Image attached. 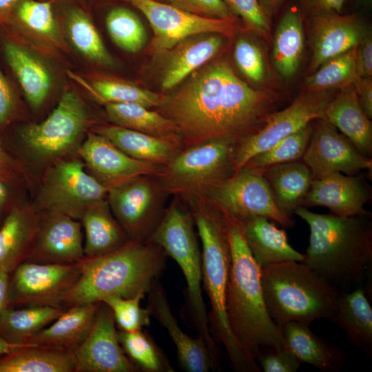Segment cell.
<instances>
[{
	"mask_svg": "<svg viewBox=\"0 0 372 372\" xmlns=\"http://www.w3.org/2000/svg\"><path fill=\"white\" fill-rule=\"evenodd\" d=\"M3 49L7 63L17 79L29 104L39 108L51 88V76L45 65L24 47L9 39Z\"/></svg>",
	"mask_w": 372,
	"mask_h": 372,
	"instance_id": "1f68e13d",
	"label": "cell"
},
{
	"mask_svg": "<svg viewBox=\"0 0 372 372\" xmlns=\"http://www.w3.org/2000/svg\"><path fill=\"white\" fill-rule=\"evenodd\" d=\"M294 214L310 229L302 262L340 291L360 286L372 261L371 216L317 214L304 207Z\"/></svg>",
	"mask_w": 372,
	"mask_h": 372,
	"instance_id": "7a4b0ae2",
	"label": "cell"
},
{
	"mask_svg": "<svg viewBox=\"0 0 372 372\" xmlns=\"http://www.w3.org/2000/svg\"><path fill=\"white\" fill-rule=\"evenodd\" d=\"M115 323L112 310L101 302L87 336L72 352L75 372L139 371L122 348Z\"/></svg>",
	"mask_w": 372,
	"mask_h": 372,
	"instance_id": "e0dca14e",
	"label": "cell"
},
{
	"mask_svg": "<svg viewBox=\"0 0 372 372\" xmlns=\"http://www.w3.org/2000/svg\"><path fill=\"white\" fill-rule=\"evenodd\" d=\"M79 0H55V14L64 23L69 39L87 59L112 67L114 61L105 48L87 9Z\"/></svg>",
	"mask_w": 372,
	"mask_h": 372,
	"instance_id": "d4e9b609",
	"label": "cell"
},
{
	"mask_svg": "<svg viewBox=\"0 0 372 372\" xmlns=\"http://www.w3.org/2000/svg\"><path fill=\"white\" fill-rule=\"evenodd\" d=\"M41 218L30 208L15 207L0 228V268L10 273L26 260Z\"/></svg>",
	"mask_w": 372,
	"mask_h": 372,
	"instance_id": "83f0119b",
	"label": "cell"
},
{
	"mask_svg": "<svg viewBox=\"0 0 372 372\" xmlns=\"http://www.w3.org/2000/svg\"><path fill=\"white\" fill-rule=\"evenodd\" d=\"M147 294V309L151 316L171 337L181 367L187 372H209L216 369L218 361L213 356L205 342L198 337L192 338L180 327L158 279L154 281Z\"/></svg>",
	"mask_w": 372,
	"mask_h": 372,
	"instance_id": "44dd1931",
	"label": "cell"
},
{
	"mask_svg": "<svg viewBox=\"0 0 372 372\" xmlns=\"http://www.w3.org/2000/svg\"><path fill=\"white\" fill-rule=\"evenodd\" d=\"M32 344H17L10 342L0 335V358Z\"/></svg>",
	"mask_w": 372,
	"mask_h": 372,
	"instance_id": "6f0895ef",
	"label": "cell"
},
{
	"mask_svg": "<svg viewBox=\"0 0 372 372\" xmlns=\"http://www.w3.org/2000/svg\"><path fill=\"white\" fill-rule=\"evenodd\" d=\"M166 254L151 241L130 240L110 254L78 262L79 276L63 307L93 304L111 296L146 295L164 270Z\"/></svg>",
	"mask_w": 372,
	"mask_h": 372,
	"instance_id": "5b68a950",
	"label": "cell"
},
{
	"mask_svg": "<svg viewBox=\"0 0 372 372\" xmlns=\"http://www.w3.org/2000/svg\"><path fill=\"white\" fill-rule=\"evenodd\" d=\"M359 101L367 116L372 117V79L371 77H358L353 83Z\"/></svg>",
	"mask_w": 372,
	"mask_h": 372,
	"instance_id": "f5cc1de1",
	"label": "cell"
},
{
	"mask_svg": "<svg viewBox=\"0 0 372 372\" xmlns=\"http://www.w3.org/2000/svg\"><path fill=\"white\" fill-rule=\"evenodd\" d=\"M312 123L282 138L265 151L256 154L244 167L260 172L274 165L302 159L312 134Z\"/></svg>",
	"mask_w": 372,
	"mask_h": 372,
	"instance_id": "ee69618b",
	"label": "cell"
},
{
	"mask_svg": "<svg viewBox=\"0 0 372 372\" xmlns=\"http://www.w3.org/2000/svg\"><path fill=\"white\" fill-rule=\"evenodd\" d=\"M17 110V98L8 79L0 68V127L6 125Z\"/></svg>",
	"mask_w": 372,
	"mask_h": 372,
	"instance_id": "f907efd6",
	"label": "cell"
},
{
	"mask_svg": "<svg viewBox=\"0 0 372 372\" xmlns=\"http://www.w3.org/2000/svg\"><path fill=\"white\" fill-rule=\"evenodd\" d=\"M165 3L200 17L236 19L223 0H167Z\"/></svg>",
	"mask_w": 372,
	"mask_h": 372,
	"instance_id": "c3c4849f",
	"label": "cell"
},
{
	"mask_svg": "<svg viewBox=\"0 0 372 372\" xmlns=\"http://www.w3.org/2000/svg\"><path fill=\"white\" fill-rule=\"evenodd\" d=\"M220 34H200L187 37L164 52L161 70L163 90H171L194 72L212 60L224 47Z\"/></svg>",
	"mask_w": 372,
	"mask_h": 372,
	"instance_id": "603a6c76",
	"label": "cell"
},
{
	"mask_svg": "<svg viewBox=\"0 0 372 372\" xmlns=\"http://www.w3.org/2000/svg\"><path fill=\"white\" fill-rule=\"evenodd\" d=\"M367 1H369V0H367Z\"/></svg>",
	"mask_w": 372,
	"mask_h": 372,
	"instance_id": "be15d7a7",
	"label": "cell"
},
{
	"mask_svg": "<svg viewBox=\"0 0 372 372\" xmlns=\"http://www.w3.org/2000/svg\"><path fill=\"white\" fill-rule=\"evenodd\" d=\"M89 122V114L82 99L74 92L67 90L50 116L40 123L25 127L21 136L35 156L49 159L70 149Z\"/></svg>",
	"mask_w": 372,
	"mask_h": 372,
	"instance_id": "7c38bea8",
	"label": "cell"
},
{
	"mask_svg": "<svg viewBox=\"0 0 372 372\" xmlns=\"http://www.w3.org/2000/svg\"><path fill=\"white\" fill-rule=\"evenodd\" d=\"M227 217L231 264L226 292L227 318L238 344L256 360L265 351L285 347V340L282 328L267 309L260 267L246 243L238 221Z\"/></svg>",
	"mask_w": 372,
	"mask_h": 372,
	"instance_id": "277c9868",
	"label": "cell"
},
{
	"mask_svg": "<svg viewBox=\"0 0 372 372\" xmlns=\"http://www.w3.org/2000/svg\"><path fill=\"white\" fill-rule=\"evenodd\" d=\"M371 198V191L364 178L335 172L313 180L302 206H323L340 216H369L364 209Z\"/></svg>",
	"mask_w": 372,
	"mask_h": 372,
	"instance_id": "ffe728a7",
	"label": "cell"
},
{
	"mask_svg": "<svg viewBox=\"0 0 372 372\" xmlns=\"http://www.w3.org/2000/svg\"><path fill=\"white\" fill-rule=\"evenodd\" d=\"M87 88L101 101L132 103L146 107H160L167 96L140 87L130 82L109 76H99L87 84Z\"/></svg>",
	"mask_w": 372,
	"mask_h": 372,
	"instance_id": "60d3db41",
	"label": "cell"
},
{
	"mask_svg": "<svg viewBox=\"0 0 372 372\" xmlns=\"http://www.w3.org/2000/svg\"><path fill=\"white\" fill-rule=\"evenodd\" d=\"M93 176L109 189L141 176H155L163 165L134 158L105 137L89 132L78 149Z\"/></svg>",
	"mask_w": 372,
	"mask_h": 372,
	"instance_id": "ac0fdd59",
	"label": "cell"
},
{
	"mask_svg": "<svg viewBox=\"0 0 372 372\" xmlns=\"http://www.w3.org/2000/svg\"><path fill=\"white\" fill-rule=\"evenodd\" d=\"M357 48L323 63L306 80V90H342L353 85L360 77L357 67Z\"/></svg>",
	"mask_w": 372,
	"mask_h": 372,
	"instance_id": "b9f144b4",
	"label": "cell"
},
{
	"mask_svg": "<svg viewBox=\"0 0 372 372\" xmlns=\"http://www.w3.org/2000/svg\"><path fill=\"white\" fill-rule=\"evenodd\" d=\"M7 183H8L0 179V210L4 206L8 197Z\"/></svg>",
	"mask_w": 372,
	"mask_h": 372,
	"instance_id": "91938a15",
	"label": "cell"
},
{
	"mask_svg": "<svg viewBox=\"0 0 372 372\" xmlns=\"http://www.w3.org/2000/svg\"><path fill=\"white\" fill-rule=\"evenodd\" d=\"M278 99L274 92L250 87L227 61L216 59L188 76L158 112L174 123L185 148L216 139L239 141L256 133Z\"/></svg>",
	"mask_w": 372,
	"mask_h": 372,
	"instance_id": "6da1fadb",
	"label": "cell"
},
{
	"mask_svg": "<svg viewBox=\"0 0 372 372\" xmlns=\"http://www.w3.org/2000/svg\"><path fill=\"white\" fill-rule=\"evenodd\" d=\"M101 302L68 307L27 343L73 352L84 340L94 322Z\"/></svg>",
	"mask_w": 372,
	"mask_h": 372,
	"instance_id": "4316f807",
	"label": "cell"
},
{
	"mask_svg": "<svg viewBox=\"0 0 372 372\" xmlns=\"http://www.w3.org/2000/svg\"><path fill=\"white\" fill-rule=\"evenodd\" d=\"M105 23L112 40L123 50L137 53L145 46V26L131 8L124 5L110 6L105 12Z\"/></svg>",
	"mask_w": 372,
	"mask_h": 372,
	"instance_id": "ab89813d",
	"label": "cell"
},
{
	"mask_svg": "<svg viewBox=\"0 0 372 372\" xmlns=\"http://www.w3.org/2000/svg\"><path fill=\"white\" fill-rule=\"evenodd\" d=\"M345 0H304L306 6L314 11L315 14L327 12L339 13Z\"/></svg>",
	"mask_w": 372,
	"mask_h": 372,
	"instance_id": "11a10c76",
	"label": "cell"
},
{
	"mask_svg": "<svg viewBox=\"0 0 372 372\" xmlns=\"http://www.w3.org/2000/svg\"><path fill=\"white\" fill-rule=\"evenodd\" d=\"M324 119L348 138L362 154L371 156V118L362 107L353 85L340 90L329 102Z\"/></svg>",
	"mask_w": 372,
	"mask_h": 372,
	"instance_id": "484cf974",
	"label": "cell"
},
{
	"mask_svg": "<svg viewBox=\"0 0 372 372\" xmlns=\"http://www.w3.org/2000/svg\"><path fill=\"white\" fill-rule=\"evenodd\" d=\"M81 220L85 234V258L110 254L131 240L113 217L107 200L90 207Z\"/></svg>",
	"mask_w": 372,
	"mask_h": 372,
	"instance_id": "836d02e7",
	"label": "cell"
},
{
	"mask_svg": "<svg viewBox=\"0 0 372 372\" xmlns=\"http://www.w3.org/2000/svg\"><path fill=\"white\" fill-rule=\"evenodd\" d=\"M256 360L265 372H296L301 364L285 347L265 351Z\"/></svg>",
	"mask_w": 372,
	"mask_h": 372,
	"instance_id": "681fc988",
	"label": "cell"
},
{
	"mask_svg": "<svg viewBox=\"0 0 372 372\" xmlns=\"http://www.w3.org/2000/svg\"><path fill=\"white\" fill-rule=\"evenodd\" d=\"M236 220L246 243L260 268L284 261L304 260V254L293 248L289 243L286 232L270 222L269 218L251 216Z\"/></svg>",
	"mask_w": 372,
	"mask_h": 372,
	"instance_id": "cb8c5ba5",
	"label": "cell"
},
{
	"mask_svg": "<svg viewBox=\"0 0 372 372\" xmlns=\"http://www.w3.org/2000/svg\"><path fill=\"white\" fill-rule=\"evenodd\" d=\"M20 172L19 164L4 150L0 143V179L9 183L17 178Z\"/></svg>",
	"mask_w": 372,
	"mask_h": 372,
	"instance_id": "db71d44e",
	"label": "cell"
},
{
	"mask_svg": "<svg viewBox=\"0 0 372 372\" xmlns=\"http://www.w3.org/2000/svg\"><path fill=\"white\" fill-rule=\"evenodd\" d=\"M83 164L77 159L54 163L44 176L38 194L41 209L79 220L90 207L106 200L109 188L86 172Z\"/></svg>",
	"mask_w": 372,
	"mask_h": 372,
	"instance_id": "9c48e42d",
	"label": "cell"
},
{
	"mask_svg": "<svg viewBox=\"0 0 372 372\" xmlns=\"http://www.w3.org/2000/svg\"><path fill=\"white\" fill-rule=\"evenodd\" d=\"M260 173L280 211L291 216L297 208L302 206L313 181L311 172L302 161L274 165Z\"/></svg>",
	"mask_w": 372,
	"mask_h": 372,
	"instance_id": "f1b7e54d",
	"label": "cell"
},
{
	"mask_svg": "<svg viewBox=\"0 0 372 372\" xmlns=\"http://www.w3.org/2000/svg\"><path fill=\"white\" fill-rule=\"evenodd\" d=\"M84 258L81 225L67 215L48 212L25 261L72 264Z\"/></svg>",
	"mask_w": 372,
	"mask_h": 372,
	"instance_id": "d6986e66",
	"label": "cell"
},
{
	"mask_svg": "<svg viewBox=\"0 0 372 372\" xmlns=\"http://www.w3.org/2000/svg\"><path fill=\"white\" fill-rule=\"evenodd\" d=\"M0 372H75L72 352L29 345L0 358Z\"/></svg>",
	"mask_w": 372,
	"mask_h": 372,
	"instance_id": "d590c367",
	"label": "cell"
},
{
	"mask_svg": "<svg viewBox=\"0 0 372 372\" xmlns=\"http://www.w3.org/2000/svg\"><path fill=\"white\" fill-rule=\"evenodd\" d=\"M302 161L313 180L335 172L356 175L371 170L372 160L362 154L352 142L324 118L317 119Z\"/></svg>",
	"mask_w": 372,
	"mask_h": 372,
	"instance_id": "2e32d148",
	"label": "cell"
},
{
	"mask_svg": "<svg viewBox=\"0 0 372 372\" xmlns=\"http://www.w3.org/2000/svg\"><path fill=\"white\" fill-rule=\"evenodd\" d=\"M119 342L132 362L146 372H173L174 370L152 338L143 329L118 331Z\"/></svg>",
	"mask_w": 372,
	"mask_h": 372,
	"instance_id": "7bdbcfd3",
	"label": "cell"
},
{
	"mask_svg": "<svg viewBox=\"0 0 372 372\" xmlns=\"http://www.w3.org/2000/svg\"><path fill=\"white\" fill-rule=\"evenodd\" d=\"M234 59L240 71L255 83L262 81L265 75V66L262 52L249 39L240 37L234 49Z\"/></svg>",
	"mask_w": 372,
	"mask_h": 372,
	"instance_id": "7dc6e473",
	"label": "cell"
},
{
	"mask_svg": "<svg viewBox=\"0 0 372 372\" xmlns=\"http://www.w3.org/2000/svg\"><path fill=\"white\" fill-rule=\"evenodd\" d=\"M123 1L147 19L154 34L152 48L158 54L191 36L214 33L230 37L238 29L236 19L200 17L156 0Z\"/></svg>",
	"mask_w": 372,
	"mask_h": 372,
	"instance_id": "4fadbf2b",
	"label": "cell"
},
{
	"mask_svg": "<svg viewBox=\"0 0 372 372\" xmlns=\"http://www.w3.org/2000/svg\"><path fill=\"white\" fill-rule=\"evenodd\" d=\"M189 207L202 244L203 289L210 303L209 329L214 342L223 345L236 371L260 372L257 362L238 344L230 329L226 313V292L231 252L227 216L206 198L184 202Z\"/></svg>",
	"mask_w": 372,
	"mask_h": 372,
	"instance_id": "3957f363",
	"label": "cell"
},
{
	"mask_svg": "<svg viewBox=\"0 0 372 372\" xmlns=\"http://www.w3.org/2000/svg\"><path fill=\"white\" fill-rule=\"evenodd\" d=\"M237 143L221 138L182 148L154 176L167 195L183 201L205 198L234 174Z\"/></svg>",
	"mask_w": 372,
	"mask_h": 372,
	"instance_id": "ba28073f",
	"label": "cell"
},
{
	"mask_svg": "<svg viewBox=\"0 0 372 372\" xmlns=\"http://www.w3.org/2000/svg\"><path fill=\"white\" fill-rule=\"evenodd\" d=\"M285 347L300 363L311 364L322 371H337L344 364L342 350L313 333L306 324L291 322L282 327Z\"/></svg>",
	"mask_w": 372,
	"mask_h": 372,
	"instance_id": "f546056e",
	"label": "cell"
},
{
	"mask_svg": "<svg viewBox=\"0 0 372 372\" xmlns=\"http://www.w3.org/2000/svg\"><path fill=\"white\" fill-rule=\"evenodd\" d=\"M304 36L301 15L290 8L283 15L273 40V60L278 72L289 77L296 72L302 56Z\"/></svg>",
	"mask_w": 372,
	"mask_h": 372,
	"instance_id": "74e56055",
	"label": "cell"
},
{
	"mask_svg": "<svg viewBox=\"0 0 372 372\" xmlns=\"http://www.w3.org/2000/svg\"><path fill=\"white\" fill-rule=\"evenodd\" d=\"M12 272L10 308L14 304L63 308L64 299L79 276V267L78 262L24 261Z\"/></svg>",
	"mask_w": 372,
	"mask_h": 372,
	"instance_id": "9a60e30c",
	"label": "cell"
},
{
	"mask_svg": "<svg viewBox=\"0 0 372 372\" xmlns=\"http://www.w3.org/2000/svg\"><path fill=\"white\" fill-rule=\"evenodd\" d=\"M21 0H0V24H5L9 14Z\"/></svg>",
	"mask_w": 372,
	"mask_h": 372,
	"instance_id": "680465c9",
	"label": "cell"
},
{
	"mask_svg": "<svg viewBox=\"0 0 372 372\" xmlns=\"http://www.w3.org/2000/svg\"><path fill=\"white\" fill-rule=\"evenodd\" d=\"M263 9L267 10L276 7L282 0H258Z\"/></svg>",
	"mask_w": 372,
	"mask_h": 372,
	"instance_id": "94428289",
	"label": "cell"
},
{
	"mask_svg": "<svg viewBox=\"0 0 372 372\" xmlns=\"http://www.w3.org/2000/svg\"><path fill=\"white\" fill-rule=\"evenodd\" d=\"M93 132L110 141L128 156L164 165L181 148L165 138L116 125L96 127Z\"/></svg>",
	"mask_w": 372,
	"mask_h": 372,
	"instance_id": "d6a6232c",
	"label": "cell"
},
{
	"mask_svg": "<svg viewBox=\"0 0 372 372\" xmlns=\"http://www.w3.org/2000/svg\"><path fill=\"white\" fill-rule=\"evenodd\" d=\"M367 33L354 15L335 12L315 14L312 24L313 54L309 72L358 45Z\"/></svg>",
	"mask_w": 372,
	"mask_h": 372,
	"instance_id": "7402d4cb",
	"label": "cell"
},
{
	"mask_svg": "<svg viewBox=\"0 0 372 372\" xmlns=\"http://www.w3.org/2000/svg\"><path fill=\"white\" fill-rule=\"evenodd\" d=\"M260 273L267 309L280 328L291 322L310 325L333 316L341 291L303 262L274 263Z\"/></svg>",
	"mask_w": 372,
	"mask_h": 372,
	"instance_id": "8992f818",
	"label": "cell"
},
{
	"mask_svg": "<svg viewBox=\"0 0 372 372\" xmlns=\"http://www.w3.org/2000/svg\"><path fill=\"white\" fill-rule=\"evenodd\" d=\"M145 296L139 294L132 298L111 296L102 302L112 310L115 322L121 330L135 331L150 324L149 309L141 306V301Z\"/></svg>",
	"mask_w": 372,
	"mask_h": 372,
	"instance_id": "f6af8a7d",
	"label": "cell"
},
{
	"mask_svg": "<svg viewBox=\"0 0 372 372\" xmlns=\"http://www.w3.org/2000/svg\"><path fill=\"white\" fill-rule=\"evenodd\" d=\"M55 0H21L9 14L5 24L25 30L52 45L61 43Z\"/></svg>",
	"mask_w": 372,
	"mask_h": 372,
	"instance_id": "8d00e7d4",
	"label": "cell"
},
{
	"mask_svg": "<svg viewBox=\"0 0 372 372\" xmlns=\"http://www.w3.org/2000/svg\"><path fill=\"white\" fill-rule=\"evenodd\" d=\"M64 309L52 306L9 308L0 317V335L12 343L25 344L31 337L55 320Z\"/></svg>",
	"mask_w": 372,
	"mask_h": 372,
	"instance_id": "f35d334b",
	"label": "cell"
},
{
	"mask_svg": "<svg viewBox=\"0 0 372 372\" xmlns=\"http://www.w3.org/2000/svg\"><path fill=\"white\" fill-rule=\"evenodd\" d=\"M105 111L116 125L167 139L182 149L176 127L158 112L132 103H107Z\"/></svg>",
	"mask_w": 372,
	"mask_h": 372,
	"instance_id": "e575fe53",
	"label": "cell"
},
{
	"mask_svg": "<svg viewBox=\"0 0 372 372\" xmlns=\"http://www.w3.org/2000/svg\"><path fill=\"white\" fill-rule=\"evenodd\" d=\"M10 273L3 268H0V317L10 308Z\"/></svg>",
	"mask_w": 372,
	"mask_h": 372,
	"instance_id": "9f6ffc18",
	"label": "cell"
},
{
	"mask_svg": "<svg viewBox=\"0 0 372 372\" xmlns=\"http://www.w3.org/2000/svg\"><path fill=\"white\" fill-rule=\"evenodd\" d=\"M357 67L360 77L369 78L372 76V40L366 34L357 48Z\"/></svg>",
	"mask_w": 372,
	"mask_h": 372,
	"instance_id": "816d5d0a",
	"label": "cell"
},
{
	"mask_svg": "<svg viewBox=\"0 0 372 372\" xmlns=\"http://www.w3.org/2000/svg\"><path fill=\"white\" fill-rule=\"evenodd\" d=\"M194 226L187 205L174 196L149 241L161 247L181 269L187 284L185 319L218 361L219 349L210 332L203 297L202 257Z\"/></svg>",
	"mask_w": 372,
	"mask_h": 372,
	"instance_id": "52a82bcc",
	"label": "cell"
},
{
	"mask_svg": "<svg viewBox=\"0 0 372 372\" xmlns=\"http://www.w3.org/2000/svg\"><path fill=\"white\" fill-rule=\"evenodd\" d=\"M350 341L369 355L372 352V308L361 286L341 291L330 318Z\"/></svg>",
	"mask_w": 372,
	"mask_h": 372,
	"instance_id": "4dcf8cb0",
	"label": "cell"
},
{
	"mask_svg": "<svg viewBox=\"0 0 372 372\" xmlns=\"http://www.w3.org/2000/svg\"><path fill=\"white\" fill-rule=\"evenodd\" d=\"M230 12L247 27L267 41L271 39L267 12L258 0H223Z\"/></svg>",
	"mask_w": 372,
	"mask_h": 372,
	"instance_id": "bcb514c9",
	"label": "cell"
},
{
	"mask_svg": "<svg viewBox=\"0 0 372 372\" xmlns=\"http://www.w3.org/2000/svg\"><path fill=\"white\" fill-rule=\"evenodd\" d=\"M333 96L329 90H306L287 107L269 114L261 129L238 141L234 174L256 154L265 151L314 120L324 118V110Z\"/></svg>",
	"mask_w": 372,
	"mask_h": 372,
	"instance_id": "8fae6325",
	"label": "cell"
},
{
	"mask_svg": "<svg viewBox=\"0 0 372 372\" xmlns=\"http://www.w3.org/2000/svg\"><path fill=\"white\" fill-rule=\"evenodd\" d=\"M168 196L154 176H141L109 189L111 212L131 240L149 241Z\"/></svg>",
	"mask_w": 372,
	"mask_h": 372,
	"instance_id": "30bf717a",
	"label": "cell"
},
{
	"mask_svg": "<svg viewBox=\"0 0 372 372\" xmlns=\"http://www.w3.org/2000/svg\"><path fill=\"white\" fill-rule=\"evenodd\" d=\"M205 198L231 218L261 216L283 227H291L294 225L292 217L276 206L262 174L254 169L241 168L214 187Z\"/></svg>",
	"mask_w": 372,
	"mask_h": 372,
	"instance_id": "5bb4252c",
	"label": "cell"
},
{
	"mask_svg": "<svg viewBox=\"0 0 372 372\" xmlns=\"http://www.w3.org/2000/svg\"><path fill=\"white\" fill-rule=\"evenodd\" d=\"M156 1L165 3L167 0H156Z\"/></svg>",
	"mask_w": 372,
	"mask_h": 372,
	"instance_id": "6125c7cd",
	"label": "cell"
}]
</instances>
